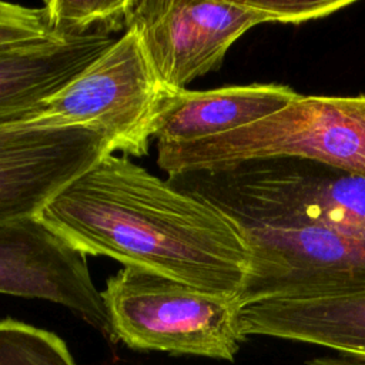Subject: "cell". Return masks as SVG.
<instances>
[{"label":"cell","instance_id":"6da1fadb","mask_svg":"<svg viewBox=\"0 0 365 365\" xmlns=\"http://www.w3.org/2000/svg\"><path fill=\"white\" fill-rule=\"evenodd\" d=\"M37 217L87 257H110L211 294L235 299L248 272V245L228 217L125 155L103 157Z\"/></svg>","mask_w":365,"mask_h":365},{"label":"cell","instance_id":"5bb4252c","mask_svg":"<svg viewBox=\"0 0 365 365\" xmlns=\"http://www.w3.org/2000/svg\"><path fill=\"white\" fill-rule=\"evenodd\" d=\"M0 365H76L66 342L43 328L0 321Z\"/></svg>","mask_w":365,"mask_h":365},{"label":"cell","instance_id":"4fadbf2b","mask_svg":"<svg viewBox=\"0 0 365 365\" xmlns=\"http://www.w3.org/2000/svg\"><path fill=\"white\" fill-rule=\"evenodd\" d=\"M128 4L130 0H48L43 11L51 37L67 40L125 31Z\"/></svg>","mask_w":365,"mask_h":365},{"label":"cell","instance_id":"30bf717a","mask_svg":"<svg viewBox=\"0 0 365 365\" xmlns=\"http://www.w3.org/2000/svg\"><path fill=\"white\" fill-rule=\"evenodd\" d=\"M241 335L328 346L365 359V291L311 299H267L238 308Z\"/></svg>","mask_w":365,"mask_h":365},{"label":"cell","instance_id":"3957f363","mask_svg":"<svg viewBox=\"0 0 365 365\" xmlns=\"http://www.w3.org/2000/svg\"><path fill=\"white\" fill-rule=\"evenodd\" d=\"M298 157L365 177V96H299L282 110L214 137L157 141L167 175L255 158Z\"/></svg>","mask_w":365,"mask_h":365},{"label":"cell","instance_id":"7a4b0ae2","mask_svg":"<svg viewBox=\"0 0 365 365\" xmlns=\"http://www.w3.org/2000/svg\"><path fill=\"white\" fill-rule=\"evenodd\" d=\"M167 181L234 224L314 227L365 238V177L321 161L255 158L174 173Z\"/></svg>","mask_w":365,"mask_h":365},{"label":"cell","instance_id":"8fae6325","mask_svg":"<svg viewBox=\"0 0 365 365\" xmlns=\"http://www.w3.org/2000/svg\"><path fill=\"white\" fill-rule=\"evenodd\" d=\"M115 40L93 34L0 47V123L27 120Z\"/></svg>","mask_w":365,"mask_h":365},{"label":"cell","instance_id":"9a60e30c","mask_svg":"<svg viewBox=\"0 0 365 365\" xmlns=\"http://www.w3.org/2000/svg\"><path fill=\"white\" fill-rule=\"evenodd\" d=\"M43 7L0 1V47L51 40ZM58 40V38H57Z\"/></svg>","mask_w":365,"mask_h":365},{"label":"cell","instance_id":"52a82bcc","mask_svg":"<svg viewBox=\"0 0 365 365\" xmlns=\"http://www.w3.org/2000/svg\"><path fill=\"white\" fill-rule=\"evenodd\" d=\"M250 251L240 307L365 291V238L314 227L235 224Z\"/></svg>","mask_w":365,"mask_h":365},{"label":"cell","instance_id":"7c38bea8","mask_svg":"<svg viewBox=\"0 0 365 365\" xmlns=\"http://www.w3.org/2000/svg\"><path fill=\"white\" fill-rule=\"evenodd\" d=\"M299 96L281 84L173 91L158 117L154 138L164 143H187L214 137L262 120Z\"/></svg>","mask_w":365,"mask_h":365},{"label":"cell","instance_id":"9c48e42d","mask_svg":"<svg viewBox=\"0 0 365 365\" xmlns=\"http://www.w3.org/2000/svg\"><path fill=\"white\" fill-rule=\"evenodd\" d=\"M0 294L46 299L68 308L110 341H117L87 255L38 217L0 221Z\"/></svg>","mask_w":365,"mask_h":365},{"label":"cell","instance_id":"277c9868","mask_svg":"<svg viewBox=\"0 0 365 365\" xmlns=\"http://www.w3.org/2000/svg\"><path fill=\"white\" fill-rule=\"evenodd\" d=\"M352 0L181 1L130 0L127 29H134L158 77L173 91L217 70L228 48L262 23L299 24L322 19Z\"/></svg>","mask_w":365,"mask_h":365},{"label":"cell","instance_id":"8992f818","mask_svg":"<svg viewBox=\"0 0 365 365\" xmlns=\"http://www.w3.org/2000/svg\"><path fill=\"white\" fill-rule=\"evenodd\" d=\"M170 93L140 34L127 29L77 77L44 98L27 121L100 130L113 153L143 157Z\"/></svg>","mask_w":365,"mask_h":365},{"label":"cell","instance_id":"ba28073f","mask_svg":"<svg viewBox=\"0 0 365 365\" xmlns=\"http://www.w3.org/2000/svg\"><path fill=\"white\" fill-rule=\"evenodd\" d=\"M107 154H113L111 141L100 130L0 123V221L37 217Z\"/></svg>","mask_w":365,"mask_h":365},{"label":"cell","instance_id":"5b68a950","mask_svg":"<svg viewBox=\"0 0 365 365\" xmlns=\"http://www.w3.org/2000/svg\"><path fill=\"white\" fill-rule=\"evenodd\" d=\"M115 339L134 349L232 361L244 336L234 298L135 267L101 291Z\"/></svg>","mask_w":365,"mask_h":365},{"label":"cell","instance_id":"2e32d148","mask_svg":"<svg viewBox=\"0 0 365 365\" xmlns=\"http://www.w3.org/2000/svg\"><path fill=\"white\" fill-rule=\"evenodd\" d=\"M308 365H365V359L356 356H334V358H315Z\"/></svg>","mask_w":365,"mask_h":365}]
</instances>
